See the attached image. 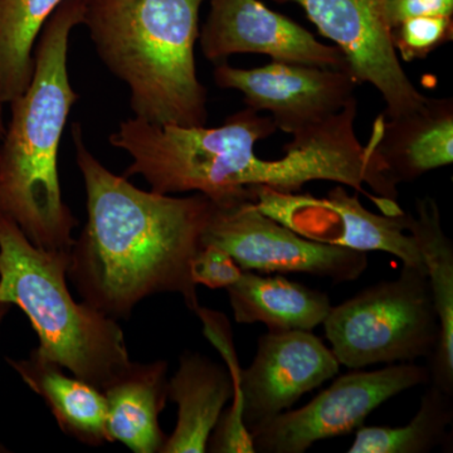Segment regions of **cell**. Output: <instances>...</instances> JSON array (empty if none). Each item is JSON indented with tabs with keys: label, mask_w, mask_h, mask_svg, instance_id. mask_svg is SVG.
I'll use <instances>...</instances> for the list:
<instances>
[{
	"label": "cell",
	"mask_w": 453,
	"mask_h": 453,
	"mask_svg": "<svg viewBox=\"0 0 453 453\" xmlns=\"http://www.w3.org/2000/svg\"><path fill=\"white\" fill-rule=\"evenodd\" d=\"M407 231L421 253L440 323L437 347L427 359L428 383L453 395V243L434 198L417 199L416 214L408 213Z\"/></svg>",
	"instance_id": "cell-17"
},
{
	"label": "cell",
	"mask_w": 453,
	"mask_h": 453,
	"mask_svg": "<svg viewBox=\"0 0 453 453\" xmlns=\"http://www.w3.org/2000/svg\"><path fill=\"white\" fill-rule=\"evenodd\" d=\"M73 140L88 205V222L74 238L67 271L80 296L115 320L163 292L180 295L195 311L198 286L190 267L216 204L199 193L139 189L91 153L79 122Z\"/></svg>",
	"instance_id": "cell-1"
},
{
	"label": "cell",
	"mask_w": 453,
	"mask_h": 453,
	"mask_svg": "<svg viewBox=\"0 0 453 453\" xmlns=\"http://www.w3.org/2000/svg\"><path fill=\"white\" fill-rule=\"evenodd\" d=\"M68 266L70 252L35 246L0 216V303L25 312L42 357L104 392L133 362L118 321L73 299Z\"/></svg>",
	"instance_id": "cell-4"
},
{
	"label": "cell",
	"mask_w": 453,
	"mask_h": 453,
	"mask_svg": "<svg viewBox=\"0 0 453 453\" xmlns=\"http://www.w3.org/2000/svg\"><path fill=\"white\" fill-rule=\"evenodd\" d=\"M226 294L237 323L265 324L271 332H312L323 325L333 306L324 292L280 273L271 276L243 271Z\"/></svg>",
	"instance_id": "cell-19"
},
{
	"label": "cell",
	"mask_w": 453,
	"mask_h": 453,
	"mask_svg": "<svg viewBox=\"0 0 453 453\" xmlns=\"http://www.w3.org/2000/svg\"><path fill=\"white\" fill-rule=\"evenodd\" d=\"M276 130L271 116L250 107L217 127L157 125L134 116L120 122L110 144L131 157L125 177L140 175L153 192L199 193L216 205H231L252 201L235 184L238 155Z\"/></svg>",
	"instance_id": "cell-5"
},
{
	"label": "cell",
	"mask_w": 453,
	"mask_h": 453,
	"mask_svg": "<svg viewBox=\"0 0 453 453\" xmlns=\"http://www.w3.org/2000/svg\"><path fill=\"white\" fill-rule=\"evenodd\" d=\"M2 452H8V449H5L4 446L0 445V453Z\"/></svg>",
	"instance_id": "cell-27"
},
{
	"label": "cell",
	"mask_w": 453,
	"mask_h": 453,
	"mask_svg": "<svg viewBox=\"0 0 453 453\" xmlns=\"http://www.w3.org/2000/svg\"><path fill=\"white\" fill-rule=\"evenodd\" d=\"M228 253L243 271L308 273L333 282L356 281L368 268V255L315 242L271 219L252 201L214 205L203 235Z\"/></svg>",
	"instance_id": "cell-8"
},
{
	"label": "cell",
	"mask_w": 453,
	"mask_h": 453,
	"mask_svg": "<svg viewBox=\"0 0 453 453\" xmlns=\"http://www.w3.org/2000/svg\"><path fill=\"white\" fill-rule=\"evenodd\" d=\"M294 3L321 33L342 50L359 85L369 83L386 103L383 115L392 119L425 104L411 81L390 41L387 0H275Z\"/></svg>",
	"instance_id": "cell-10"
},
{
	"label": "cell",
	"mask_w": 453,
	"mask_h": 453,
	"mask_svg": "<svg viewBox=\"0 0 453 453\" xmlns=\"http://www.w3.org/2000/svg\"><path fill=\"white\" fill-rule=\"evenodd\" d=\"M323 325L339 365L354 371L429 359L440 338L427 275L410 266L332 306Z\"/></svg>",
	"instance_id": "cell-6"
},
{
	"label": "cell",
	"mask_w": 453,
	"mask_h": 453,
	"mask_svg": "<svg viewBox=\"0 0 453 453\" xmlns=\"http://www.w3.org/2000/svg\"><path fill=\"white\" fill-rule=\"evenodd\" d=\"M213 80L220 88L241 92L250 109L270 112L277 129L292 138L342 111L359 86L349 71L279 61L251 70L225 62L214 68Z\"/></svg>",
	"instance_id": "cell-11"
},
{
	"label": "cell",
	"mask_w": 453,
	"mask_h": 453,
	"mask_svg": "<svg viewBox=\"0 0 453 453\" xmlns=\"http://www.w3.org/2000/svg\"><path fill=\"white\" fill-rule=\"evenodd\" d=\"M168 363H133L110 384L106 429L110 442H121L135 453L162 451L166 436L159 425L168 401Z\"/></svg>",
	"instance_id": "cell-16"
},
{
	"label": "cell",
	"mask_w": 453,
	"mask_h": 453,
	"mask_svg": "<svg viewBox=\"0 0 453 453\" xmlns=\"http://www.w3.org/2000/svg\"><path fill=\"white\" fill-rule=\"evenodd\" d=\"M193 281L211 290L228 288L238 281L243 270L231 256L213 244H205L192 261Z\"/></svg>",
	"instance_id": "cell-23"
},
{
	"label": "cell",
	"mask_w": 453,
	"mask_h": 453,
	"mask_svg": "<svg viewBox=\"0 0 453 453\" xmlns=\"http://www.w3.org/2000/svg\"><path fill=\"white\" fill-rule=\"evenodd\" d=\"M208 3L210 13L199 33V43L203 56L213 64H225L229 57L247 53L350 73L338 47L321 43L308 29L259 0Z\"/></svg>",
	"instance_id": "cell-12"
},
{
	"label": "cell",
	"mask_w": 453,
	"mask_h": 453,
	"mask_svg": "<svg viewBox=\"0 0 453 453\" xmlns=\"http://www.w3.org/2000/svg\"><path fill=\"white\" fill-rule=\"evenodd\" d=\"M375 122L377 151L395 187L453 163L452 97H427L414 111L392 119L381 113Z\"/></svg>",
	"instance_id": "cell-14"
},
{
	"label": "cell",
	"mask_w": 453,
	"mask_h": 453,
	"mask_svg": "<svg viewBox=\"0 0 453 453\" xmlns=\"http://www.w3.org/2000/svg\"><path fill=\"white\" fill-rule=\"evenodd\" d=\"M205 0H83L82 25L98 58L127 86L134 116L157 125L203 127L208 91L196 44Z\"/></svg>",
	"instance_id": "cell-3"
},
{
	"label": "cell",
	"mask_w": 453,
	"mask_h": 453,
	"mask_svg": "<svg viewBox=\"0 0 453 453\" xmlns=\"http://www.w3.org/2000/svg\"><path fill=\"white\" fill-rule=\"evenodd\" d=\"M65 0H0V92L5 105L32 81L35 42Z\"/></svg>",
	"instance_id": "cell-20"
},
{
	"label": "cell",
	"mask_w": 453,
	"mask_h": 453,
	"mask_svg": "<svg viewBox=\"0 0 453 453\" xmlns=\"http://www.w3.org/2000/svg\"><path fill=\"white\" fill-rule=\"evenodd\" d=\"M235 392L228 366L186 351L168 381V399L178 405V421L160 453H204L211 432Z\"/></svg>",
	"instance_id": "cell-15"
},
{
	"label": "cell",
	"mask_w": 453,
	"mask_h": 453,
	"mask_svg": "<svg viewBox=\"0 0 453 453\" xmlns=\"http://www.w3.org/2000/svg\"><path fill=\"white\" fill-rule=\"evenodd\" d=\"M453 395L428 383L412 421L399 427L362 426L349 453H428L449 446Z\"/></svg>",
	"instance_id": "cell-21"
},
{
	"label": "cell",
	"mask_w": 453,
	"mask_h": 453,
	"mask_svg": "<svg viewBox=\"0 0 453 453\" xmlns=\"http://www.w3.org/2000/svg\"><path fill=\"white\" fill-rule=\"evenodd\" d=\"M29 389L49 405L62 432L88 446L110 442L107 436L105 393L33 349L26 359H7Z\"/></svg>",
	"instance_id": "cell-18"
},
{
	"label": "cell",
	"mask_w": 453,
	"mask_h": 453,
	"mask_svg": "<svg viewBox=\"0 0 453 453\" xmlns=\"http://www.w3.org/2000/svg\"><path fill=\"white\" fill-rule=\"evenodd\" d=\"M339 372L332 349L311 332L268 330L259 336L251 365L241 371L244 425L252 432Z\"/></svg>",
	"instance_id": "cell-13"
},
{
	"label": "cell",
	"mask_w": 453,
	"mask_h": 453,
	"mask_svg": "<svg viewBox=\"0 0 453 453\" xmlns=\"http://www.w3.org/2000/svg\"><path fill=\"white\" fill-rule=\"evenodd\" d=\"M251 190L253 203L262 213L308 240L357 252L389 253L401 259L403 266L426 273L416 241L407 231V211L396 216L372 213L362 204L357 193L348 195L340 184L324 198L267 187Z\"/></svg>",
	"instance_id": "cell-9"
},
{
	"label": "cell",
	"mask_w": 453,
	"mask_h": 453,
	"mask_svg": "<svg viewBox=\"0 0 453 453\" xmlns=\"http://www.w3.org/2000/svg\"><path fill=\"white\" fill-rule=\"evenodd\" d=\"M429 381L427 366L398 363L342 375L299 410L279 414L251 432L255 452L303 453L319 441L351 434L384 402Z\"/></svg>",
	"instance_id": "cell-7"
},
{
	"label": "cell",
	"mask_w": 453,
	"mask_h": 453,
	"mask_svg": "<svg viewBox=\"0 0 453 453\" xmlns=\"http://www.w3.org/2000/svg\"><path fill=\"white\" fill-rule=\"evenodd\" d=\"M83 20V0H65L35 42L32 81L11 106L0 144V216L35 246L70 252L79 220L62 198L58 150L79 94L68 76L71 33Z\"/></svg>",
	"instance_id": "cell-2"
},
{
	"label": "cell",
	"mask_w": 453,
	"mask_h": 453,
	"mask_svg": "<svg viewBox=\"0 0 453 453\" xmlns=\"http://www.w3.org/2000/svg\"><path fill=\"white\" fill-rule=\"evenodd\" d=\"M11 306L12 305H9V303H0V326H2V323L4 321L5 316H7Z\"/></svg>",
	"instance_id": "cell-26"
},
{
	"label": "cell",
	"mask_w": 453,
	"mask_h": 453,
	"mask_svg": "<svg viewBox=\"0 0 453 453\" xmlns=\"http://www.w3.org/2000/svg\"><path fill=\"white\" fill-rule=\"evenodd\" d=\"M4 106L5 103L3 100L2 92H0V144H2V140L4 138L5 127H7L4 120Z\"/></svg>",
	"instance_id": "cell-25"
},
{
	"label": "cell",
	"mask_w": 453,
	"mask_h": 453,
	"mask_svg": "<svg viewBox=\"0 0 453 453\" xmlns=\"http://www.w3.org/2000/svg\"><path fill=\"white\" fill-rule=\"evenodd\" d=\"M425 16L453 17V0H387L389 29L410 18Z\"/></svg>",
	"instance_id": "cell-24"
},
{
	"label": "cell",
	"mask_w": 453,
	"mask_h": 453,
	"mask_svg": "<svg viewBox=\"0 0 453 453\" xmlns=\"http://www.w3.org/2000/svg\"><path fill=\"white\" fill-rule=\"evenodd\" d=\"M390 41L401 61L427 58L441 46L453 41V17L410 18L390 29Z\"/></svg>",
	"instance_id": "cell-22"
}]
</instances>
